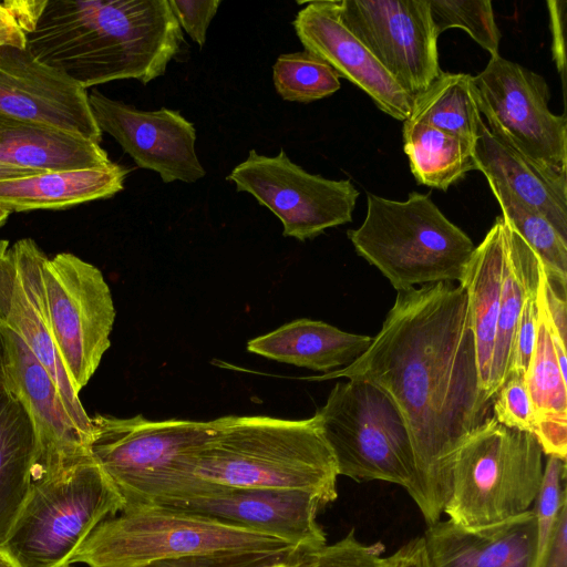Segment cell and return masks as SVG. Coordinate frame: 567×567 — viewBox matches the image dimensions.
<instances>
[{
  "label": "cell",
  "mask_w": 567,
  "mask_h": 567,
  "mask_svg": "<svg viewBox=\"0 0 567 567\" xmlns=\"http://www.w3.org/2000/svg\"><path fill=\"white\" fill-rule=\"evenodd\" d=\"M553 34V58L557 70L561 75L563 90L565 92L566 54H565V17L566 1H547Z\"/></svg>",
  "instance_id": "40"
},
{
  "label": "cell",
  "mask_w": 567,
  "mask_h": 567,
  "mask_svg": "<svg viewBox=\"0 0 567 567\" xmlns=\"http://www.w3.org/2000/svg\"><path fill=\"white\" fill-rule=\"evenodd\" d=\"M358 379L386 392L409 429L415 482L409 495L427 526L452 491L455 454L489 416L481 388L463 287L453 282L398 291L367 351L344 368L307 380Z\"/></svg>",
  "instance_id": "1"
},
{
  "label": "cell",
  "mask_w": 567,
  "mask_h": 567,
  "mask_svg": "<svg viewBox=\"0 0 567 567\" xmlns=\"http://www.w3.org/2000/svg\"><path fill=\"white\" fill-rule=\"evenodd\" d=\"M502 217L523 237L544 265L547 276L567 287V238L539 212L520 202L505 187L488 182Z\"/></svg>",
  "instance_id": "31"
},
{
  "label": "cell",
  "mask_w": 567,
  "mask_h": 567,
  "mask_svg": "<svg viewBox=\"0 0 567 567\" xmlns=\"http://www.w3.org/2000/svg\"><path fill=\"white\" fill-rule=\"evenodd\" d=\"M10 213L0 208V228L6 224L8 220Z\"/></svg>",
  "instance_id": "48"
},
{
  "label": "cell",
  "mask_w": 567,
  "mask_h": 567,
  "mask_svg": "<svg viewBox=\"0 0 567 567\" xmlns=\"http://www.w3.org/2000/svg\"><path fill=\"white\" fill-rule=\"evenodd\" d=\"M305 4L292 21L305 50L327 62L339 78L364 91L379 110L404 122L410 116L413 97L343 24L337 0H316Z\"/></svg>",
  "instance_id": "19"
},
{
  "label": "cell",
  "mask_w": 567,
  "mask_h": 567,
  "mask_svg": "<svg viewBox=\"0 0 567 567\" xmlns=\"http://www.w3.org/2000/svg\"><path fill=\"white\" fill-rule=\"evenodd\" d=\"M505 243V220L498 216L484 239L475 247L458 282L466 293L481 388L485 395L498 320Z\"/></svg>",
  "instance_id": "24"
},
{
  "label": "cell",
  "mask_w": 567,
  "mask_h": 567,
  "mask_svg": "<svg viewBox=\"0 0 567 567\" xmlns=\"http://www.w3.org/2000/svg\"><path fill=\"white\" fill-rule=\"evenodd\" d=\"M0 162L41 173L104 168L113 163L99 143L4 114H0Z\"/></svg>",
  "instance_id": "22"
},
{
  "label": "cell",
  "mask_w": 567,
  "mask_h": 567,
  "mask_svg": "<svg viewBox=\"0 0 567 567\" xmlns=\"http://www.w3.org/2000/svg\"><path fill=\"white\" fill-rule=\"evenodd\" d=\"M535 532L530 509L480 528L439 520L427 526L422 537L430 567H533Z\"/></svg>",
  "instance_id": "20"
},
{
  "label": "cell",
  "mask_w": 567,
  "mask_h": 567,
  "mask_svg": "<svg viewBox=\"0 0 567 567\" xmlns=\"http://www.w3.org/2000/svg\"><path fill=\"white\" fill-rule=\"evenodd\" d=\"M214 430L212 421H154L137 414L91 416L92 457L115 484L125 507L146 505L177 475L186 456L202 446Z\"/></svg>",
  "instance_id": "9"
},
{
  "label": "cell",
  "mask_w": 567,
  "mask_h": 567,
  "mask_svg": "<svg viewBox=\"0 0 567 567\" xmlns=\"http://www.w3.org/2000/svg\"><path fill=\"white\" fill-rule=\"evenodd\" d=\"M295 544L255 529L161 506H134L104 519L69 565L140 567L223 553H298Z\"/></svg>",
  "instance_id": "5"
},
{
  "label": "cell",
  "mask_w": 567,
  "mask_h": 567,
  "mask_svg": "<svg viewBox=\"0 0 567 567\" xmlns=\"http://www.w3.org/2000/svg\"><path fill=\"white\" fill-rule=\"evenodd\" d=\"M272 79L284 100L301 103L327 97L341 86L336 71L306 50L280 54L272 66Z\"/></svg>",
  "instance_id": "32"
},
{
  "label": "cell",
  "mask_w": 567,
  "mask_h": 567,
  "mask_svg": "<svg viewBox=\"0 0 567 567\" xmlns=\"http://www.w3.org/2000/svg\"><path fill=\"white\" fill-rule=\"evenodd\" d=\"M27 47L87 90L114 80L147 84L185 42L168 0H47Z\"/></svg>",
  "instance_id": "2"
},
{
  "label": "cell",
  "mask_w": 567,
  "mask_h": 567,
  "mask_svg": "<svg viewBox=\"0 0 567 567\" xmlns=\"http://www.w3.org/2000/svg\"><path fill=\"white\" fill-rule=\"evenodd\" d=\"M381 543L364 545L354 530L340 540L318 548L300 551L292 567H394L393 554L383 557Z\"/></svg>",
  "instance_id": "35"
},
{
  "label": "cell",
  "mask_w": 567,
  "mask_h": 567,
  "mask_svg": "<svg viewBox=\"0 0 567 567\" xmlns=\"http://www.w3.org/2000/svg\"><path fill=\"white\" fill-rule=\"evenodd\" d=\"M0 114L102 141L87 91L28 47H0Z\"/></svg>",
  "instance_id": "17"
},
{
  "label": "cell",
  "mask_w": 567,
  "mask_h": 567,
  "mask_svg": "<svg viewBox=\"0 0 567 567\" xmlns=\"http://www.w3.org/2000/svg\"><path fill=\"white\" fill-rule=\"evenodd\" d=\"M505 220V259L496 337L486 395L493 401L509 372L517 323L528 296L538 287L540 259Z\"/></svg>",
  "instance_id": "27"
},
{
  "label": "cell",
  "mask_w": 567,
  "mask_h": 567,
  "mask_svg": "<svg viewBox=\"0 0 567 567\" xmlns=\"http://www.w3.org/2000/svg\"><path fill=\"white\" fill-rule=\"evenodd\" d=\"M7 384L20 396L37 434L33 481L54 477L90 457V440L69 414L58 385L20 337L3 326Z\"/></svg>",
  "instance_id": "18"
},
{
  "label": "cell",
  "mask_w": 567,
  "mask_h": 567,
  "mask_svg": "<svg viewBox=\"0 0 567 567\" xmlns=\"http://www.w3.org/2000/svg\"><path fill=\"white\" fill-rule=\"evenodd\" d=\"M42 278L52 337L80 394L111 346L112 293L101 270L71 252L47 257Z\"/></svg>",
  "instance_id": "10"
},
{
  "label": "cell",
  "mask_w": 567,
  "mask_h": 567,
  "mask_svg": "<svg viewBox=\"0 0 567 567\" xmlns=\"http://www.w3.org/2000/svg\"><path fill=\"white\" fill-rule=\"evenodd\" d=\"M298 553H223L184 556L140 567H292Z\"/></svg>",
  "instance_id": "37"
},
{
  "label": "cell",
  "mask_w": 567,
  "mask_h": 567,
  "mask_svg": "<svg viewBox=\"0 0 567 567\" xmlns=\"http://www.w3.org/2000/svg\"><path fill=\"white\" fill-rule=\"evenodd\" d=\"M125 501L92 455L61 474L33 481L0 544L21 567H62Z\"/></svg>",
  "instance_id": "7"
},
{
  "label": "cell",
  "mask_w": 567,
  "mask_h": 567,
  "mask_svg": "<svg viewBox=\"0 0 567 567\" xmlns=\"http://www.w3.org/2000/svg\"><path fill=\"white\" fill-rule=\"evenodd\" d=\"M152 505L255 529L284 538L302 550L327 544L317 522L324 505L307 492L192 482L174 497Z\"/></svg>",
  "instance_id": "14"
},
{
  "label": "cell",
  "mask_w": 567,
  "mask_h": 567,
  "mask_svg": "<svg viewBox=\"0 0 567 567\" xmlns=\"http://www.w3.org/2000/svg\"><path fill=\"white\" fill-rule=\"evenodd\" d=\"M89 103L100 131L113 136L138 167L157 172L164 183H194L206 175L195 151V127L178 111H141L97 90Z\"/></svg>",
  "instance_id": "16"
},
{
  "label": "cell",
  "mask_w": 567,
  "mask_h": 567,
  "mask_svg": "<svg viewBox=\"0 0 567 567\" xmlns=\"http://www.w3.org/2000/svg\"><path fill=\"white\" fill-rule=\"evenodd\" d=\"M348 237L398 291L460 282L475 249L430 195L417 192L403 202L368 194L365 218Z\"/></svg>",
  "instance_id": "4"
},
{
  "label": "cell",
  "mask_w": 567,
  "mask_h": 567,
  "mask_svg": "<svg viewBox=\"0 0 567 567\" xmlns=\"http://www.w3.org/2000/svg\"><path fill=\"white\" fill-rule=\"evenodd\" d=\"M178 24L199 47L206 41L207 29L218 11L220 0H168Z\"/></svg>",
  "instance_id": "39"
},
{
  "label": "cell",
  "mask_w": 567,
  "mask_h": 567,
  "mask_svg": "<svg viewBox=\"0 0 567 567\" xmlns=\"http://www.w3.org/2000/svg\"><path fill=\"white\" fill-rule=\"evenodd\" d=\"M128 172L112 163L104 168L45 172L0 181V208L9 213L61 209L110 198L123 189Z\"/></svg>",
  "instance_id": "25"
},
{
  "label": "cell",
  "mask_w": 567,
  "mask_h": 567,
  "mask_svg": "<svg viewBox=\"0 0 567 567\" xmlns=\"http://www.w3.org/2000/svg\"><path fill=\"white\" fill-rule=\"evenodd\" d=\"M406 122H420L475 143L483 121L473 94V76L441 74L413 99Z\"/></svg>",
  "instance_id": "30"
},
{
  "label": "cell",
  "mask_w": 567,
  "mask_h": 567,
  "mask_svg": "<svg viewBox=\"0 0 567 567\" xmlns=\"http://www.w3.org/2000/svg\"><path fill=\"white\" fill-rule=\"evenodd\" d=\"M394 567H430L422 536L411 539L394 554Z\"/></svg>",
  "instance_id": "43"
},
{
  "label": "cell",
  "mask_w": 567,
  "mask_h": 567,
  "mask_svg": "<svg viewBox=\"0 0 567 567\" xmlns=\"http://www.w3.org/2000/svg\"><path fill=\"white\" fill-rule=\"evenodd\" d=\"M473 94L493 134L538 165L567 174V118L550 111L540 74L491 56L473 76Z\"/></svg>",
  "instance_id": "11"
},
{
  "label": "cell",
  "mask_w": 567,
  "mask_h": 567,
  "mask_svg": "<svg viewBox=\"0 0 567 567\" xmlns=\"http://www.w3.org/2000/svg\"><path fill=\"white\" fill-rule=\"evenodd\" d=\"M492 408V416L502 425L534 433V408L524 375L511 374L495 393Z\"/></svg>",
  "instance_id": "36"
},
{
  "label": "cell",
  "mask_w": 567,
  "mask_h": 567,
  "mask_svg": "<svg viewBox=\"0 0 567 567\" xmlns=\"http://www.w3.org/2000/svg\"><path fill=\"white\" fill-rule=\"evenodd\" d=\"M48 256L31 238L0 239V322L17 333L59 388L74 423L91 441V416L55 347L45 303L42 266Z\"/></svg>",
  "instance_id": "15"
},
{
  "label": "cell",
  "mask_w": 567,
  "mask_h": 567,
  "mask_svg": "<svg viewBox=\"0 0 567 567\" xmlns=\"http://www.w3.org/2000/svg\"><path fill=\"white\" fill-rule=\"evenodd\" d=\"M0 567H21L19 561L0 546Z\"/></svg>",
  "instance_id": "47"
},
{
  "label": "cell",
  "mask_w": 567,
  "mask_h": 567,
  "mask_svg": "<svg viewBox=\"0 0 567 567\" xmlns=\"http://www.w3.org/2000/svg\"><path fill=\"white\" fill-rule=\"evenodd\" d=\"M316 415L339 475L412 489L416 472L409 429L386 392L367 381L347 379L333 386Z\"/></svg>",
  "instance_id": "8"
},
{
  "label": "cell",
  "mask_w": 567,
  "mask_h": 567,
  "mask_svg": "<svg viewBox=\"0 0 567 567\" xmlns=\"http://www.w3.org/2000/svg\"><path fill=\"white\" fill-rule=\"evenodd\" d=\"M565 478L566 460L549 455L544 465L542 485L532 508L536 530L533 567L540 566L556 527L560 509L567 503Z\"/></svg>",
  "instance_id": "34"
},
{
  "label": "cell",
  "mask_w": 567,
  "mask_h": 567,
  "mask_svg": "<svg viewBox=\"0 0 567 567\" xmlns=\"http://www.w3.org/2000/svg\"><path fill=\"white\" fill-rule=\"evenodd\" d=\"M371 342L372 337L302 318L249 340L247 351L324 374L355 361Z\"/></svg>",
  "instance_id": "23"
},
{
  "label": "cell",
  "mask_w": 567,
  "mask_h": 567,
  "mask_svg": "<svg viewBox=\"0 0 567 567\" xmlns=\"http://www.w3.org/2000/svg\"><path fill=\"white\" fill-rule=\"evenodd\" d=\"M525 382L535 414L534 436L544 454L566 460L567 382L561 374L547 326L539 312L536 346Z\"/></svg>",
  "instance_id": "28"
},
{
  "label": "cell",
  "mask_w": 567,
  "mask_h": 567,
  "mask_svg": "<svg viewBox=\"0 0 567 567\" xmlns=\"http://www.w3.org/2000/svg\"><path fill=\"white\" fill-rule=\"evenodd\" d=\"M343 24L413 99L441 74L429 0H337Z\"/></svg>",
  "instance_id": "13"
},
{
  "label": "cell",
  "mask_w": 567,
  "mask_h": 567,
  "mask_svg": "<svg viewBox=\"0 0 567 567\" xmlns=\"http://www.w3.org/2000/svg\"><path fill=\"white\" fill-rule=\"evenodd\" d=\"M439 35L451 28L465 30L491 56L498 55L502 38L489 0H429Z\"/></svg>",
  "instance_id": "33"
},
{
  "label": "cell",
  "mask_w": 567,
  "mask_h": 567,
  "mask_svg": "<svg viewBox=\"0 0 567 567\" xmlns=\"http://www.w3.org/2000/svg\"><path fill=\"white\" fill-rule=\"evenodd\" d=\"M476 169L542 213L567 238V174L533 162L493 134L482 121L474 143Z\"/></svg>",
  "instance_id": "21"
},
{
  "label": "cell",
  "mask_w": 567,
  "mask_h": 567,
  "mask_svg": "<svg viewBox=\"0 0 567 567\" xmlns=\"http://www.w3.org/2000/svg\"><path fill=\"white\" fill-rule=\"evenodd\" d=\"M45 173V172H44ZM35 174H41V172L27 169L19 166L10 165L0 162V181L21 178L25 176H31Z\"/></svg>",
  "instance_id": "45"
},
{
  "label": "cell",
  "mask_w": 567,
  "mask_h": 567,
  "mask_svg": "<svg viewBox=\"0 0 567 567\" xmlns=\"http://www.w3.org/2000/svg\"><path fill=\"white\" fill-rule=\"evenodd\" d=\"M2 3L27 35L34 29L47 0L4 1Z\"/></svg>",
  "instance_id": "42"
},
{
  "label": "cell",
  "mask_w": 567,
  "mask_h": 567,
  "mask_svg": "<svg viewBox=\"0 0 567 567\" xmlns=\"http://www.w3.org/2000/svg\"><path fill=\"white\" fill-rule=\"evenodd\" d=\"M539 567H567V503L560 509Z\"/></svg>",
  "instance_id": "41"
},
{
  "label": "cell",
  "mask_w": 567,
  "mask_h": 567,
  "mask_svg": "<svg viewBox=\"0 0 567 567\" xmlns=\"http://www.w3.org/2000/svg\"><path fill=\"white\" fill-rule=\"evenodd\" d=\"M537 321L538 312L536 289L526 299L517 323L507 378L511 374L526 375L536 346Z\"/></svg>",
  "instance_id": "38"
},
{
  "label": "cell",
  "mask_w": 567,
  "mask_h": 567,
  "mask_svg": "<svg viewBox=\"0 0 567 567\" xmlns=\"http://www.w3.org/2000/svg\"><path fill=\"white\" fill-rule=\"evenodd\" d=\"M37 449L30 413L7 384L0 391V544L28 497Z\"/></svg>",
  "instance_id": "26"
},
{
  "label": "cell",
  "mask_w": 567,
  "mask_h": 567,
  "mask_svg": "<svg viewBox=\"0 0 567 567\" xmlns=\"http://www.w3.org/2000/svg\"><path fill=\"white\" fill-rule=\"evenodd\" d=\"M403 148L419 184L446 190L476 169L474 143L420 122H403Z\"/></svg>",
  "instance_id": "29"
},
{
  "label": "cell",
  "mask_w": 567,
  "mask_h": 567,
  "mask_svg": "<svg viewBox=\"0 0 567 567\" xmlns=\"http://www.w3.org/2000/svg\"><path fill=\"white\" fill-rule=\"evenodd\" d=\"M543 455L534 434L489 416L455 454L444 513L460 526L480 528L530 511L543 481Z\"/></svg>",
  "instance_id": "6"
},
{
  "label": "cell",
  "mask_w": 567,
  "mask_h": 567,
  "mask_svg": "<svg viewBox=\"0 0 567 567\" xmlns=\"http://www.w3.org/2000/svg\"><path fill=\"white\" fill-rule=\"evenodd\" d=\"M0 47L27 48L25 33L2 2H0Z\"/></svg>",
  "instance_id": "44"
},
{
  "label": "cell",
  "mask_w": 567,
  "mask_h": 567,
  "mask_svg": "<svg viewBox=\"0 0 567 567\" xmlns=\"http://www.w3.org/2000/svg\"><path fill=\"white\" fill-rule=\"evenodd\" d=\"M226 179L270 209L282 223L284 236L301 241L350 223L359 197L351 181L310 174L284 150L271 157L249 151Z\"/></svg>",
  "instance_id": "12"
},
{
  "label": "cell",
  "mask_w": 567,
  "mask_h": 567,
  "mask_svg": "<svg viewBox=\"0 0 567 567\" xmlns=\"http://www.w3.org/2000/svg\"><path fill=\"white\" fill-rule=\"evenodd\" d=\"M62 567H72V566H71V565H69V564H66V565H64V566H62Z\"/></svg>",
  "instance_id": "49"
},
{
  "label": "cell",
  "mask_w": 567,
  "mask_h": 567,
  "mask_svg": "<svg viewBox=\"0 0 567 567\" xmlns=\"http://www.w3.org/2000/svg\"><path fill=\"white\" fill-rule=\"evenodd\" d=\"M8 350L3 334V327L0 322V391L7 385L8 381Z\"/></svg>",
  "instance_id": "46"
},
{
  "label": "cell",
  "mask_w": 567,
  "mask_h": 567,
  "mask_svg": "<svg viewBox=\"0 0 567 567\" xmlns=\"http://www.w3.org/2000/svg\"><path fill=\"white\" fill-rule=\"evenodd\" d=\"M333 453L317 415L287 420L266 415H227L214 420L205 443L189 454L164 501L192 482L317 496L326 506L338 497Z\"/></svg>",
  "instance_id": "3"
}]
</instances>
